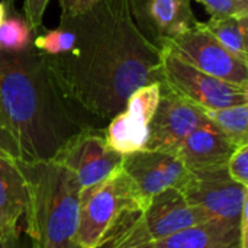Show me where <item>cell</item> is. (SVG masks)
Wrapping results in <instances>:
<instances>
[{
    "label": "cell",
    "mask_w": 248,
    "mask_h": 248,
    "mask_svg": "<svg viewBox=\"0 0 248 248\" xmlns=\"http://www.w3.org/2000/svg\"><path fill=\"white\" fill-rule=\"evenodd\" d=\"M60 26L76 35L73 48L44 55L61 93L83 113L110 121L137 89L161 83V51L135 25L129 0H100L61 16Z\"/></svg>",
    "instance_id": "obj_1"
},
{
    "label": "cell",
    "mask_w": 248,
    "mask_h": 248,
    "mask_svg": "<svg viewBox=\"0 0 248 248\" xmlns=\"http://www.w3.org/2000/svg\"><path fill=\"white\" fill-rule=\"evenodd\" d=\"M0 121L23 161L52 160L74 135L93 128L61 93L45 55L33 46L0 51Z\"/></svg>",
    "instance_id": "obj_2"
},
{
    "label": "cell",
    "mask_w": 248,
    "mask_h": 248,
    "mask_svg": "<svg viewBox=\"0 0 248 248\" xmlns=\"http://www.w3.org/2000/svg\"><path fill=\"white\" fill-rule=\"evenodd\" d=\"M25 186L26 234L32 248H80L76 243L80 186L55 163L17 158Z\"/></svg>",
    "instance_id": "obj_3"
},
{
    "label": "cell",
    "mask_w": 248,
    "mask_h": 248,
    "mask_svg": "<svg viewBox=\"0 0 248 248\" xmlns=\"http://www.w3.org/2000/svg\"><path fill=\"white\" fill-rule=\"evenodd\" d=\"M145 201L122 164L103 180L80 190L76 243L94 248L113 221L128 209L145 211Z\"/></svg>",
    "instance_id": "obj_4"
},
{
    "label": "cell",
    "mask_w": 248,
    "mask_h": 248,
    "mask_svg": "<svg viewBox=\"0 0 248 248\" xmlns=\"http://www.w3.org/2000/svg\"><path fill=\"white\" fill-rule=\"evenodd\" d=\"M180 190L189 203L202 212L208 225L240 234L241 215L248 205V187L234 182L227 169L190 173Z\"/></svg>",
    "instance_id": "obj_5"
},
{
    "label": "cell",
    "mask_w": 248,
    "mask_h": 248,
    "mask_svg": "<svg viewBox=\"0 0 248 248\" xmlns=\"http://www.w3.org/2000/svg\"><path fill=\"white\" fill-rule=\"evenodd\" d=\"M161 87L201 109H219L248 103V86L209 76L164 51H161Z\"/></svg>",
    "instance_id": "obj_6"
},
{
    "label": "cell",
    "mask_w": 248,
    "mask_h": 248,
    "mask_svg": "<svg viewBox=\"0 0 248 248\" xmlns=\"http://www.w3.org/2000/svg\"><path fill=\"white\" fill-rule=\"evenodd\" d=\"M161 51L209 76L248 86L247 62L228 52L199 20L183 33L167 41Z\"/></svg>",
    "instance_id": "obj_7"
},
{
    "label": "cell",
    "mask_w": 248,
    "mask_h": 248,
    "mask_svg": "<svg viewBox=\"0 0 248 248\" xmlns=\"http://www.w3.org/2000/svg\"><path fill=\"white\" fill-rule=\"evenodd\" d=\"M161 83L154 81L137 89L128 97L122 112L115 115L103 131L110 150L128 155L145 148L151 118L158 106Z\"/></svg>",
    "instance_id": "obj_8"
},
{
    "label": "cell",
    "mask_w": 248,
    "mask_h": 248,
    "mask_svg": "<svg viewBox=\"0 0 248 248\" xmlns=\"http://www.w3.org/2000/svg\"><path fill=\"white\" fill-rule=\"evenodd\" d=\"M122 158L108 147L103 131L87 128L74 135L52 160L67 169L80 189H84L108 177L122 164Z\"/></svg>",
    "instance_id": "obj_9"
},
{
    "label": "cell",
    "mask_w": 248,
    "mask_h": 248,
    "mask_svg": "<svg viewBox=\"0 0 248 248\" xmlns=\"http://www.w3.org/2000/svg\"><path fill=\"white\" fill-rule=\"evenodd\" d=\"M205 118L199 106L161 87L160 102L150 122L145 150L176 154L182 142Z\"/></svg>",
    "instance_id": "obj_10"
},
{
    "label": "cell",
    "mask_w": 248,
    "mask_h": 248,
    "mask_svg": "<svg viewBox=\"0 0 248 248\" xmlns=\"http://www.w3.org/2000/svg\"><path fill=\"white\" fill-rule=\"evenodd\" d=\"M122 169L148 203L154 195L169 187L182 189L190 176V171L176 154L145 148L124 155Z\"/></svg>",
    "instance_id": "obj_11"
},
{
    "label": "cell",
    "mask_w": 248,
    "mask_h": 248,
    "mask_svg": "<svg viewBox=\"0 0 248 248\" xmlns=\"http://www.w3.org/2000/svg\"><path fill=\"white\" fill-rule=\"evenodd\" d=\"M129 9L141 33L160 51L198 22L190 0H129Z\"/></svg>",
    "instance_id": "obj_12"
},
{
    "label": "cell",
    "mask_w": 248,
    "mask_h": 248,
    "mask_svg": "<svg viewBox=\"0 0 248 248\" xmlns=\"http://www.w3.org/2000/svg\"><path fill=\"white\" fill-rule=\"evenodd\" d=\"M142 214L148 232L154 241L206 224L202 212L189 203L183 192L177 187H169L154 195Z\"/></svg>",
    "instance_id": "obj_13"
},
{
    "label": "cell",
    "mask_w": 248,
    "mask_h": 248,
    "mask_svg": "<svg viewBox=\"0 0 248 248\" xmlns=\"http://www.w3.org/2000/svg\"><path fill=\"white\" fill-rule=\"evenodd\" d=\"M237 147L208 119L187 135L176 155L190 173H206L227 169Z\"/></svg>",
    "instance_id": "obj_14"
},
{
    "label": "cell",
    "mask_w": 248,
    "mask_h": 248,
    "mask_svg": "<svg viewBox=\"0 0 248 248\" xmlns=\"http://www.w3.org/2000/svg\"><path fill=\"white\" fill-rule=\"evenodd\" d=\"M25 211V186L17 158L0 153V227L9 244L19 237V222Z\"/></svg>",
    "instance_id": "obj_15"
},
{
    "label": "cell",
    "mask_w": 248,
    "mask_h": 248,
    "mask_svg": "<svg viewBox=\"0 0 248 248\" xmlns=\"http://www.w3.org/2000/svg\"><path fill=\"white\" fill-rule=\"evenodd\" d=\"M94 248H157L145 225L142 211H124Z\"/></svg>",
    "instance_id": "obj_16"
},
{
    "label": "cell",
    "mask_w": 248,
    "mask_h": 248,
    "mask_svg": "<svg viewBox=\"0 0 248 248\" xmlns=\"http://www.w3.org/2000/svg\"><path fill=\"white\" fill-rule=\"evenodd\" d=\"M157 248H241L240 234L203 224L155 241Z\"/></svg>",
    "instance_id": "obj_17"
},
{
    "label": "cell",
    "mask_w": 248,
    "mask_h": 248,
    "mask_svg": "<svg viewBox=\"0 0 248 248\" xmlns=\"http://www.w3.org/2000/svg\"><path fill=\"white\" fill-rule=\"evenodd\" d=\"M203 25L228 52L248 64V16H211Z\"/></svg>",
    "instance_id": "obj_18"
},
{
    "label": "cell",
    "mask_w": 248,
    "mask_h": 248,
    "mask_svg": "<svg viewBox=\"0 0 248 248\" xmlns=\"http://www.w3.org/2000/svg\"><path fill=\"white\" fill-rule=\"evenodd\" d=\"M202 112L235 147L248 144V103Z\"/></svg>",
    "instance_id": "obj_19"
},
{
    "label": "cell",
    "mask_w": 248,
    "mask_h": 248,
    "mask_svg": "<svg viewBox=\"0 0 248 248\" xmlns=\"http://www.w3.org/2000/svg\"><path fill=\"white\" fill-rule=\"evenodd\" d=\"M31 26L20 17L4 19L0 25V51L19 52L31 48Z\"/></svg>",
    "instance_id": "obj_20"
},
{
    "label": "cell",
    "mask_w": 248,
    "mask_h": 248,
    "mask_svg": "<svg viewBox=\"0 0 248 248\" xmlns=\"http://www.w3.org/2000/svg\"><path fill=\"white\" fill-rule=\"evenodd\" d=\"M76 42V35L67 28H57L45 31L36 35L33 41V48L45 55H60L73 48Z\"/></svg>",
    "instance_id": "obj_21"
},
{
    "label": "cell",
    "mask_w": 248,
    "mask_h": 248,
    "mask_svg": "<svg viewBox=\"0 0 248 248\" xmlns=\"http://www.w3.org/2000/svg\"><path fill=\"white\" fill-rule=\"evenodd\" d=\"M211 16H248V3L241 0H196Z\"/></svg>",
    "instance_id": "obj_22"
},
{
    "label": "cell",
    "mask_w": 248,
    "mask_h": 248,
    "mask_svg": "<svg viewBox=\"0 0 248 248\" xmlns=\"http://www.w3.org/2000/svg\"><path fill=\"white\" fill-rule=\"evenodd\" d=\"M227 171L234 182L248 187V144L234 150L227 163Z\"/></svg>",
    "instance_id": "obj_23"
},
{
    "label": "cell",
    "mask_w": 248,
    "mask_h": 248,
    "mask_svg": "<svg viewBox=\"0 0 248 248\" xmlns=\"http://www.w3.org/2000/svg\"><path fill=\"white\" fill-rule=\"evenodd\" d=\"M49 0H25V13L26 22L31 29L38 31L42 25L44 13L46 10Z\"/></svg>",
    "instance_id": "obj_24"
},
{
    "label": "cell",
    "mask_w": 248,
    "mask_h": 248,
    "mask_svg": "<svg viewBox=\"0 0 248 248\" xmlns=\"http://www.w3.org/2000/svg\"><path fill=\"white\" fill-rule=\"evenodd\" d=\"M100 0H60L61 16H76L84 13Z\"/></svg>",
    "instance_id": "obj_25"
},
{
    "label": "cell",
    "mask_w": 248,
    "mask_h": 248,
    "mask_svg": "<svg viewBox=\"0 0 248 248\" xmlns=\"http://www.w3.org/2000/svg\"><path fill=\"white\" fill-rule=\"evenodd\" d=\"M0 153L1 154H7V155H12L15 158H20L19 157L17 147H16L15 141L12 140V137L9 135V132L4 129L1 121H0Z\"/></svg>",
    "instance_id": "obj_26"
},
{
    "label": "cell",
    "mask_w": 248,
    "mask_h": 248,
    "mask_svg": "<svg viewBox=\"0 0 248 248\" xmlns=\"http://www.w3.org/2000/svg\"><path fill=\"white\" fill-rule=\"evenodd\" d=\"M4 19H6V6L4 3H0V25L4 22Z\"/></svg>",
    "instance_id": "obj_27"
},
{
    "label": "cell",
    "mask_w": 248,
    "mask_h": 248,
    "mask_svg": "<svg viewBox=\"0 0 248 248\" xmlns=\"http://www.w3.org/2000/svg\"><path fill=\"white\" fill-rule=\"evenodd\" d=\"M0 240L3 241V243H6V244H9L7 241H6V238H4V235H3V231H1V227H0ZM10 246V244H9Z\"/></svg>",
    "instance_id": "obj_28"
},
{
    "label": "cell",
    "mask_w": 248,
    "mask_h": 248,
    "mask_svg": "<svg viewBox=\"0 0 248 248\" xmlns=\"http://www.w3.org/2000/svg\"><path fill=\"white\" fill-rule=\"evenodd\" d=\"M0 248H10L9 244H6V243H3L1 240H0Z\"/></svg>",
    "instance_id": "obj_29"
},
{
    "label": "cell",
    "mask_w": 248,
    "mask_h": 248,
    "mask_svg": "<svg viewBox=\"0 0 248 248\" xmlns=\"http://www.w3.org/2000/svg\"><path fill=\"white\" fill-rule=\"evenodd\" d=\"M241 1H246V3H248V0H241Z\"/></svg>",
    "instance_id": "obj_30"
}]
</instances>
